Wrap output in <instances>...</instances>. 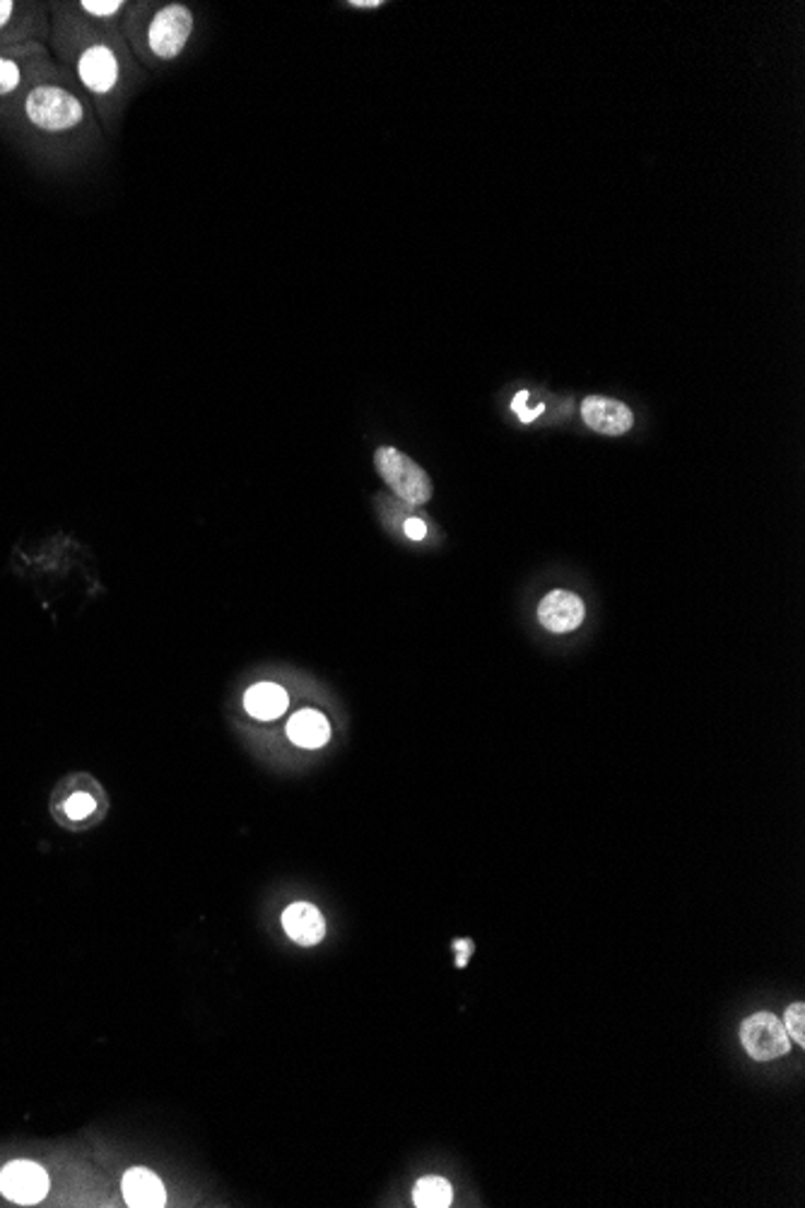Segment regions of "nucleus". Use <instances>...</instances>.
<instances>
[{
    "label": "nucleus",
    "mask_w": 805,
    "mask_h": 1208,
    "mask_svg": "<svg viewBox=\"0 0 805 1208\" xmlns=\"http://www.w3.org/2000/svg\"><path fill=\"white\" fill-rule=\"evenodd\" d=\"M198 32V13L182 0L128 3L121 37L143 70H162L179 61Z\"/></svg>",
    "instance_id": "7ed1b4c3"
},
{
    "label": "nucleus",
    "mask_w": 805,
    "mask_h": 1208,
    "mask_svg": "<svg viewBox=\"0 0 805 1208\" xmlns=\"http://www.w3.org/2000/svg\"><path fill=\"white\" fill-rule=\"evenodd\" d=\"M740 1042L755 1061H772L791 1049L784 1023L772 1013H755L740 1025Z\"/></svg>",
    "instance_id": "0eeeda50"
},
{
    "label": "nucleus",
    "mask_w": 805,
    "mask_h": 1208,
    "mask_svg": "<svg viewBox=\"0 0 805 1208\" xmlns=\"http://www.w3.org/2000/svg\"><path fill=\"white\" fill-rule=\"evenodd\" d=\"M582 418L594 432L620 437L632 430L634 416L625 403L608 396H588L582 403Z\"/></svg>",
    "instance_id": "1a4fd4ad"
},
{
    "label": "nucleus",
    "mask_w": 805,
    "mask_h": 1208,
    "mask_svg": "<svg viewBox=\"0 0 805 1208\" xmlns=\"http://www.w3.org/2000/svg\"><path fill=\"white\" fill-rule=\"evenodd\" d=\"M288 736L292 743H298L300 748H322L330 739V724L328 719L316 712V709H302L294 715L288 724Z\"/></svg>",
    "instance_id": "ddd939ff"
},
{
    "label": "nucleus",
    "mask_w": 805,
    "mask_h": 1208,
    "mask_svg": "<svg viewBox=\"0 0 805 1208\" xmlns=\"http://www.w3.org/2000/svg\"><path fill=\"white\" fill-rule=\"evenodd\" d=\"M784 1027L789 1037L796 1039V1045H805V1006L793 1003L784 1013Z\"/></svg>",
    "instance_id": "f3484780"
},
{
    "label": "nucleus",
    "mask_w": 805,
    "mask_h": 1208,
    "mask_svg": "<svg viewBox=\"0 0 805 1208\" xmlns=\"http://www.w3.org/2000/svg\"><path fill=\"white\" fill-rule=\"evenodd\" d=\"M78 13L102 30L121 32V22L128 10V0H80L73 3Z\"/></svg>",
    "instance_id": "2eb2a0df"
},
{
    "label": "nucleus",
    "mask_w": 805,
    "mask_h": 1208,
    "mask_svg": "<svg viewBox=\"0 0 805 1208\" xmlns=\"http://www.w3.org/2000/svg\"><path fill=\"white\" fill-rule=\"evenodd\" d=\"M94 809H97V801H94L90 793H73V797H70L63 805L66 815H68V818H73V821L88 818V815L94 813Z\"/></svg>",
    "instance_id": "a211bd4d"
},
{
    "label": "nucleus",
    "mask_w": 805,
    "mask_h": 1208,
    "mask_svg": "<svg viewBox=\"0 0 805 1208\" xmlns=\"http://www.w3.org/2000/svg\"><path fill=\"white\" fill-rule=\"evenodd\" d=\"M0 133L30 158L58 167L92 160L104 148L100 118L63 66L22 94L0 118Z\"/></svg>",
    "instance_id": "f03ea898"
},
{
    "label": "nucleus",
    "mask_w": 805,
    "mask_h": 1208,
    "mask_svg": "<svg viewBox=\"0 0 805 1208\" xmlns=\"http://www.w3.org/2000/svg\"><path fill=\"white\" fill-rule=\"evenodd\" d=\"M61 68L46 44L0 46V118L39 80Z\"/></svg>",
    "instance_id": "20e7f679"
},
{
    "label": "nucleus",
    "mask_w": 805,
    "mask_h": 1208,
    "mask_svg": "<svg viewBox=\"0 0 805 1208\" xmlns=\"http://www.w3.org/2000/svg\"><path fill=\"white\" fill-rule=\"evenodd\" d=\"M51 15L46 3L0 0V46L49 44Z\"/></svg>",
    "instance_id": "423d86ee"
},
{
    "label": "nucleus",
    "mask_w": 805,
    "mask_h": 1208,
    "mask_svg": "<svg viewBox=\"0 0 805 1208\" xmlns=\"http://www.w3.org/2000/svg\"><path fill=\"white\" fill-rule=\"evenodd\" d=\"M124 1196L126 1204L133 1208H160L167 1201L160 1177L145 1168H133L126 1172Z\"/></svg>",
    "instance_id": "f8f14e48"
},
{
    "label": "nucleus",
    "mask_w": 805,
    "mask_h": 1208,
    "mask_svg": "<svg viewBox=\"0 0 805 1208\" xmlns=\"http://www.w3.org/2000/svg\"><path fill=\"white\" fill-rule=\"evenodd\" d=\"M49 15L51 37L46 46L88 94L104 136H114L128 104L145 85L148 70L138 66L121 32L92 25L73 3H51Z\"/></svg>",
    "instance_id": "f257e3e1"
},
{
    "label": "nucleus",
    "mask_w": 805,
    "mask_h": 1208,
    "mask_svg": "<svg viewBox=\"0 0 805 1208\" xmlns=\"http://www.w3.org/2000/svg\"><path fill=\"white\" fill-rule=\"evenodd\" d=\"M46 1192H49V1177L42 1165L30 1163V1160H15L0 1172V1194L5 1199L30 1206L39 1204Z\"/></svg>",
    "instance_id": "6e6552de"
},
{
    "label": "nucleus",
    "mask_w": 805,
    "mask_h": 1208,
    "mask_svg": "<svg viewBox=\"0 0 805 1208\" xmlns=\"http://www.w3.org/2000/svg\"><path fill=\"white\" fill-rule=\"evenodd\" d=\"M402 533H406L410 541H424L428 538V524L418 516H410L402 521Z\"/></svg>",
    "instance_id": "aec40b11"
},
{
    "label": "nucleus",
    "mask_w": 805,
    "mask_h": 1208,
    "mask_svg": "<svg viewBox=\"0 0 805 1208\" xmlns=\"http://www.w3.org/2000/svg\"><path fill=\"white\" fill-rule=\"evenodd\" d=\"M584 615H586L584 601L576 594H572V591H564V589L550 591L538 606V618L550 632L576 630V627L584 623Z\"/></svg>",
    "instance_id": "9d476101"
},
{
    "label": "nucleus",
    "mask_w": 805,
    "mask_h": 1208,
    "mask_svg": "<svg viewBox=\"0 0 805 1208\" xmlns=\"http://www.w3.org/2000/svg\"><path fill=\"white\" fill-rule=\"evenodd\" d=\"M412 1201L420 1208H446L452 1204V1184L444 1177H422L412 1192Z\"/></svg>",
    "instance_id": "dca6fc26"
},
{
    "label": "nucleus",
    "mask_w": 805,
    "mask_h": 1208,
    "mask_svg": "<svg viewBox=\"0 0 805 1208\" xmlns=\"http://www.w3.org/2000/svg\"><path fill=\"white\" fill-rule=\"evenodd\" d=\"M528 396H530L528 391H518V394H516L514 400H512V410L516 413V418H518L521 422H533V420L542 416V410H546L542 406H538V408H526Z\"/></svg>",
    "instance_id": "6ab92c4d"
},
{
    "label": "nucleus",
    "mask_w": 805,
    "mask_h": 1208,
    "mask_svg": "<svg viewBox=\"0 0 805 1208\" xmlns=\"http://www.w3.org/2000/svg\"><path fill=\"white\" fill-rule=\"evenodd\" d=\"M282 927L288 936L300 945H316L326 936V921L314 905L294 903L282 915Z\"/></svg>",
    "instance_id": "9b49d317"
},
{
    "label": "nucleus",
    "mask_w": 805,
    "mask_h": 1208,
    "mask_svg": "<svg viewBox=\"0 0 805 1208\" xmlns=\"http://www.w3.org/2000/svg\"><path fill=\"white\" fill-rule=\"evenodd\" d=\"M374 466L378 476L394 490L402 502L410 507H422L432 500V480L416 461L406 456L394 446H382L374 454Z\"/></svg>",
    "instance_id": "39448f33"
},
{
    "label": "nucleus",
    "mask_w": 805,
    "mask_h": 1208,
    "mask_svg": "<svg viewBox=\"0 0 805 1208\" xmlns=\"http://www.w3.org/2000/svg\"><path fill=\"white\" fill-rule=\"evenodd\" d=\"M348 5L358 10H374V8H382L384 0H350Z\"/></svg>",
    "instance_id": "412c9836"
},
{
    "label": "nucleus",
    "mask_w": 805,
    "mask_h": 1208,
    "mask_svg": "<svg viewBox=\"0 0 805 1208\" xmlns=\"http://www.w3.org/2000/svg\"><path fill=\"white\" fill-rule=\"evenodd\" d=\"M288 702H290L288 693L276 683H256L254 688L246 690V697H244L246 712L264 721L285 715Z\"/></svg>",
    "instance_id": "4468645a"
}]
</instances>
